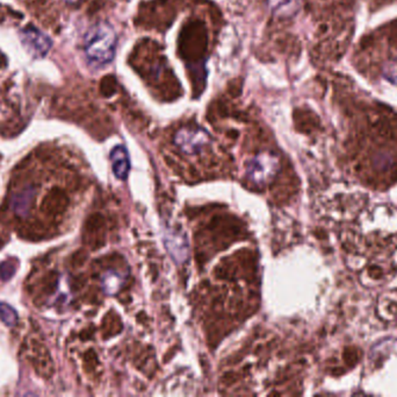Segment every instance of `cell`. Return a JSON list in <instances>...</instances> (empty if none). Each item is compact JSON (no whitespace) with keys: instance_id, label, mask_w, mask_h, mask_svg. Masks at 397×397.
<instances>
[{"instance_id":"obj_1","label":"cell","mask_w":397,"mask_h":397,"mask_svg":"<svg viewBox=\"0 0 397 397\" xmlns=\"http://www.w3.org/2000/svg\"><path fill=\"white\" fill-rule=\"evenodd\" d=\"M117 33L108 23H98L91 27L84 39V52L91 65H110L117 52Z\"/></svg>"},{"instance_id":"obj_2","label":"cell","mask_w":397,"mask_h":397,"mask_svg":"<svg viewBox=\"0 0 397 397\" xmlns=\"http://www.w3.org/2000/svg\"><path fill=\"white\" fill-rule=\"evenodd\" d=\"M279 159L272 153H260L250 160L246 176L255 184H265L275 179L279 170Z\"/></svg>"},{"instance_id":"obj_5","label":"cell","mask_w":397,"mask_h":397,"mask_svg":"<svg viewBox=\"0 0 397 397\" xmlns=\"http://www.w3.org/2000/svg\"><path fill=\"white\" fill-rule=\"evenodd\" d=\"M33 364L36 371L43 378H50L54 371L52 357L49 354L48 350L39 340H33Z\"/></svg>"},{"instance_id":"obj_12","label":"cell","mask_w":397,"mask_h":397,"mask_svg":"<svg viewBox=\"0 0 397 397\" xmlns=\"http://www.w3.org/2000/svg\"><path fill=\"white\" fill-rule=\"evenodd\" d=\"M16 264H12L11 261H6V262L0 264V277L4 281L10 280L11 277L16 274Z\"/></svg>"},{"instance_id":"obj_11","label":"cell","mask_w":397,"mask_h":397,"mask_svg":"<svg viewBox=\"0 0 397 397\" xmlns=\"http://www.w3.org/2000/svg\"><path fill=\"white\" fill-rule=\"evenodd\" d=\"M0 319L7 326H14L18 322V315L12 306H7L6 303L0 302Z\"/></svg>"},{"instance_id":"obj_14","label":"cell","mask_w":397,"mask_h":397,"mask_svg":"<svg viewBox=\"0 0 397 397\" xmlns=\"http://www.w3.org/2000/svg\"><path fill=\"white\" fill-rule=\"evenodd\" d=\"M64 1L65 3L74 4V3H78L79 0H64Z\"/></svg>"},{"instance_id":"obj_8","label":"cell","mask_w":397,"mask_h":397,"mask_svg":"<svg viewBox=\"0 0 397 397\" xmlns=\"http://www.w3.org/2000/svg\"><path fill=\"white\" fill-rule=\"evenodd\" d=\"M304 0H267L272 13L279 18H292L297 16Z\"/></svg>"},{"instance_id":"obj_4","label":"cell","mask_w":397,"mask_h":397,"mask_svg":"<svg viewBox=\"0 0 397 397\" xmlns=\"http://www.w3.org/2000/svg\"><path fill=\"white\" fill-rule=\"evenodd\" d=\"M20 40L27 52L34 57H45L52 48V40L35 27H26L20 32Z\"/></svg>"},{"instance_id":"obj_3","label":"cell","mask_w":397,"mask_h":397,"mask_svg":"<svg viewBox=\"0 0 397 397\" xmlns=\"http://www.w3.org/2000/svg\"><path fill=\"white\" fill-rule=\"evenodd\" d=\"M210 142L209 134L200 128H184L176 134L175 143L183 153L197 155Z\"/></svg>"},{"instance_id":"obj_7","label":"cell","mask_w":397,"mask_h":397,"mask_svg":"<svg viewBox=\"0 0 397 397\" xmlns=\"http://www.w3.org/2000/svg\"><path fill=\"white\" fill-rule=\"evenodd\" d=\"M35 195V188L30 186H25L23 189L16 192L11 199V208H13L14 213L19 217H26Z\"/></svg>"},{"instance_id":"obj_6","label":"cell","mask_w":397,"mask_h":397,"mask_svg":"<svg viewBox=\"0 0 397 397\" xmlns=\"http://www.w3.org/2000/svg\"><path fill=\"white\" fill-rule=\"evenodd\" d=\"M69 199L63 190L54 188L45 196L41 210L47 216H59L65 211L68 206Z\"/></svg>"},{"instance_id":"obj_13","label":"cell","mask_w":397,"mask_h":397,"mask_svg":"<svg viewBox=\"0 0 397 397\" xmlns=\"http://www.w3.org/2000/svg\"><path fill=\"white\" fill-rule=\"evenodd\" d=\"M7 239L5 238V237H3V235H0V247H3L4 245H5V242H6Z\"/></svg>"},{"instance_id":"obj_9","label":"cell","mask_w":397,"mask_h":397,"mask_svg":"<svg viewBox=\"0 0 397 397\" xmlns=\"http://www.w3.org/2000/svg\"><path fill=\"white\" fill-rule=\"evenodd\" d=\"M110 161H112L114 174L117 179H127V175L130 173V161L126 148L123 146L115 147L110 153Z\"/></svg>"},{"instance_id":"obj_10","label":"cell","mask_w":397,"mask_h":397,"mask_svg":"<svg viewBox=\"0 0 397 397\" xmlns=\"http://www.w3.org/2000/svg\"><path fill=\"white\" fill-rule=\"evenodd\" d=\"M122 284L123 276L115 270H107L106 273L103 274V279H101L103 293L110 295V296L117 293L122 288Z\"/></svg>"}]
</instances>
